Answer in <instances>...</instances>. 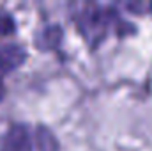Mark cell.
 <instances>
[{
    "label": "cell",
    "mask_w": 152,
    "mask_h": 151,
    "mask_svg": "<svg viewBox=\"0 0 152 151\" xmlns=\"http://www.w3.org/2000/svg\"><path fill=\"white\" fill-rule=\"evenodd\" d=\"M0 151H58V142L44 126L12 124L0 137Z\"/></svg>",
    "instance_id": "obj_1"
},
{
    "label": "cell",
    "mask_w": 152,
    "mask_h": 151,
    "mask_svg": "<svg viewBox=\"0 0 152 151\" xmlns=\"http://www.w3.org/2000/svg\"><path fill=\"white\" fill-rule=\"evenodd\" d=\"M27 59V52L23 46L14 43H0V75L11 73L20 68Z\"/></svg>",
    "instance_id": "obj_2"
},
{
    "label": "cell",
    "mask_w": 152,
    "mask_h": 151,
    "mask_svg": "<svg viewBox=\"0 0 152 151\" xmlns=\"http://www.w3.org/2000/svg\"><path fill=\"white\" fill-rule=\"evenodd\" d=\"M14 29H16L14 20L7 13H0V36H11Z\"/></svg>",
    "instance_id": "obj_3"
},
{
    "label": "cell",
    "mask_w": 152,
    "mask_h": 151,
    "mask_svg": "<svg viewBox=\"0 0 152 151\" xmlns=\"http://www.w3.org/2000/svg\"><path fill=\"white\" fill-rule=\"evenodd\" d=\"M4 94H5V87H4V82H2V78H0V100L4 98Z\"/></svg>",
    "instance_id": "obj_4"
}]
</instances>
